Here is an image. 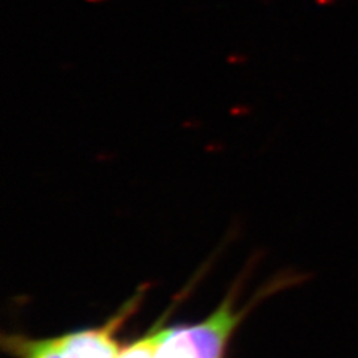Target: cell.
<instances>
[{"mask_svg": "<svg viewBox=\"0 0 358 358\" xmlns=\"http://www.w3.org/2000/svg\"><path fill=\"white\" fill-rule=\"evenodd\" d=\"M133 309L134 300L99 329L73 331L50 339H30L13 334L5 336L2 346L15 358H117L121 350L115 333Z\"/></svg>", "mask_w": 358, "mask_h": 358, "instance_id": "cell-1", "label": "cell"}, {"mask_svg": "<svg viewBox=\"0 0 358 358\" xmlns=\"http://www.w3.org/2000/svg\"><path fill=\"white\" fill-rule=\"evenodd\" d=\"M239 321L231 300H226L205 321L164 330L155 358H222Z\"/></svg>", "mask_w": 358, "mask_h": 358, "instance_id": "cell-2", "label": "cell"}, {"mask_svg": "<svg viewBox=\"0 0 358 358\" xmlns=\"http://www.w3.org/2000/svg\"><path fill=\"white\" fill-rule=\"evenodd\" d=\"M164 330H155L145 338L133 342L131 345L122 348L117 358H155L157 348L163 338Z\"/></svg>", "mask_w": 358, "mask_h": 358, "instance_id": "cell-3", "label": "cell"}, {"mask_svg": "<svg viewBox=\"0 0 358 358\" xmlns=\"http://www.w3.org/2000/svg\"><path fill=\"white\" fill-rule=\"evenodd\" d=\"M250 112H251V108H250V106L236 105V106H233V108L230 109V115H233V117H242V115L250 114Z\"/></svg>", "mask_w": 358, "mask_h": 358, "instance_id": "cell-4", "label": "cell"}, {"mask_svg": "<svg viewBox=\"0 0 358 358\" xmlns=\"http://www.w3.org/2000/svg\"><path fill=\"white\" fill-rule=\"evenodd\" d=\"M245 62H246V57L242 54H231L227 57V63H230V64H241Z\"/></svg>", "mask_w": 358, "mask_h": 358, "instance_id": "cell-5", "label": "cell"}, {"mask_svg": "<svg viewBox=\"0 0 358 358\" xmlns=\"http://www.w3.org/2000/svg\"><path fill=\"white\" fill-rule=\"evenodd\" d=\"M199 126H200V122H199V121H192V120L185 121L184 124H182V127H184V129H189V127L194 129V127H199Z\"/></svg>", "mask_w": 358, "mask_h": 358, "instance_id": "cell-6", "label": "cell"}, {"mask_svg": "<svg viewBox=\"0 0 358 358\" xmlns=\"http://www.w3.org/2000/svg\"><path fill=\"white\" fill-rule=\"evenodd\" d=\"M85 2H88V3H102V2H106V0H85Z\"/></svg>", "mask_w": 358, "mask_h": 358, "instance_id": "cell-7", "label": "cell"}]
</instances>
